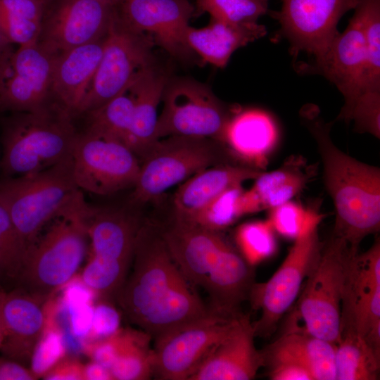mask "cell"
<instances>
[{"label":"cell","instance_id":"6da1fadb","mask_svg":"<svg viewBox=\"0 0 380 380\" xmlns=\"http://www.w3.org/2000/svg\"><path fill=\"white\" fill-rule=\"evenodd\" d=\"M132 265L117 298L129 321L151 338L156 339L211 311L179 270L158 227L141 225Z\"/></svg>","mask_w":380,"mask_h":380},{"label":"cell","instance_id":"7a4b0ae2","mask_svg":"<svg viewBox=\"0 0 380 380\" xmlns=\"http://www.w3.org/2000/svg\"><path fill=\"white\" fill-rule=\"evenodd\" d=\"M159 230L188 282L208 293L209 307L222 313L239 312L253 285L252 267L221 232L176 218Z\"/></svg>","mask_w":380,"mask_h":380},{"label":"cell","instance_id":"3957f363","mask_svg":"<svg viewBox=\"0 0 380 380\" xmlns=\"http://www.w3.org/2000/svg\"><path fill=\"white\" fill-rule=\"evenodd\" d=\"M321 156L323 177L336 211L333 235L358 249L380 228V170L347 155L333 142L331 122L305 114Z\"/></svg>","mask_w":380,"mask_h":380},{"label":"cell","instance_id":"277c9868","mask_svg":"<svg viewBox=\"0 0 380 380\" xmlns=\"http://www.w3.org/2000/svg\"><path fill=\"white\" fill-rule=\"evenodd\" d=\"M90 207L79 190L51 219L26 251L16 280L20 288L46 300L75 277L87 252Z\"/></svg>","mask_w":380,"mask_h":380},{"label":"cell","instance_id":"5b68a950","mask_svg":"<svg viewBox=\"0 0 380 380\" xmlns=\"http://www.w3.org/2000/svg\"><path fill=\"white\" fill-rule=\"evenodd\" d=\"M71 117L56 102L34 112L21 113L9 124L5 134L4 172L23 175L70 158L78 135Z\"/></svg>","mask_w":380,"mask_h":380},{"label":"cell","instance_id":"8992f818","mask_svg":"<svg viewBox=\"0 0 380 380\" xmlns=\"http://www.w3.org/2000/svg\"><path fill=\"white\" fill-rule=\"evenodd\" d=\"M80 189L72 156L46 169L0 182V203L26 247Z\"/></svg>","mask_w":380,"mask_h":380},{"label":"cell","instance_id":"52a82bcc","mask_svg":"<svg viewBox=\"0 0 380 380\" xmlns=\"http://www.w3.org/2000/svg\"><path fill=\"white\" fill-rule=\"evenodd\" d=\"M141 225L127 212L90 207L87 234L91 256L80 279L96 296L118 295L130 270Z\"/></svg>","mask_w":380,"mask_h":380},{"label":"cell","instance_id":"ba28073f","mask_svg":"<svg viewBox=\"0 0 380 380\" xmlns=\"http://www.w3.org/2000/svg\"><path fill=\"white\" fill-rule=\"evenodd\" d=\"M355 249L332 235L306 278L293 315L309 334L336 344L341 336V303L348 258Z\"/></svg>","mask_w":380,"mask_h":380},{"label":"cell","instance_id":"9c48e42d","mask_svg":"<svg viewBox=\"0 0 380 380\" xmlns=\"http://www.w3.org/2000/svg\"><path fill=\"white\" fill-rule=\"evenodd\" d=\"M222 156L212 139L170 136L158 139L140 160L131 203L156 200L198 172L224 164Z\"/></svg>","mask_w":380,"mask_h":380},{"label":"cell","instance_id":"30bf717a","mask_svg":"<svg viewBox=\"0 0 380 380\" xmlns=\"http://www.w3.org/2000/svg\"><path fill=\"white\" fill-rule=\"evenodd\" d=\"M154 45L151 35L127 26L117 10L104 39L99 64L77 113L87 114L126 91L137 74L153 65Z\"/></svg>","mask_w":380,"mask_h":380},{"label":"cell","instance_id":"8fae6325","mask_svg":"<svg viewBox=\"0 0 380 380\" xmlns=\"http://www.w3.org/2000/svg\"><path fill=\"white\" fill-rule=\"evenodd\" d=\"M319 224L310 225L293 241L285 259L267 281L253 284L249 293L251 304L260 311V318L252 323L255 336L270 335L298 296L320 253Z\"/></svg>","mask_w":380,"mask_h":380},{"label":"cell","instance_id":"7c38bea8","mask_svg":"<svg viewBox=\"0 0 380 380\" xmlns=\"http://www.w3.org/2000/svg\"><path fill=\"white\" fill-rule=\"evenodd\" d=\"M156 137H202L219 141L236 106L227 107L206 85L189 79L167 83Z\"/></svg>","mask_w":380,"mask_h":380},{"label":"cell","instance_id":"4fadbf2b","mask_svg":"<svg viewBox=\"0 0 380 380\" xmlns=\"http://www.w3.org/2000/svg\"><path fill=\"white\" fill-rule=\"evenodd\" d=\"M241 315L211 309L207 315L155 339L153 376L189 380Z\"/></svg>","mask_w":380,"mask_h":380},{"label":"cell","instance_id":"5bb4252c","mask_svg":"<svg viewBox=\"0 0 380 380\" xmlns=\"http://www.w3.org/2000/svg\"><path fill=\"white\" fill-rule=\"evenodd\" d=\"M353 332L380 352V241L348 258L341 303V334Z\"/></svg>","mask_w":380,"mask_h":380},{"label":"cell","instance_id":"9a60e30c","mask_svg":"<svg viewBox=\"0 0 380 380\" xmlns=\"http://www.w3.org/2000/svg\"><path fill=\"white\" fill-rule=\"evenodd\" d=\"M74 179L79 189L106 196L133 188L140 161L124 144L78 134L72 153Z\"/></svg>","mask_w":380,"mask_h":380},{"label":"cell","instance_id":"2e32d148","mask_svg":"<svg viewBox=\"0 0 380 380\" xmlns=\"http://www.w3.org/2000/svg\"><path fill=\"white\" fill-rule=\"evenodd\" d=\"M117 6L96 0H53L44 9L38 42L58 54L103 38Z\"/></svg>","mask_w":380,"mask_h":380},{"label":"cell","instance_id":"e0dca14e","mask_svg":"<svg viewBox=\"0 0 380 380\" xmlns=\"http://www.w3.org/2000/svg\"><path fill=\"white\" fill-rule=\"evenodd\" d=\"M281 9L272 12L289 41L292 52L305 51L321 58L338 33L337 25L360 0H281Z\"/></svg>","mask_w":380,"mask_h":380},{"label":"cell","instance_id":"ac0fdd59","mask_svg":"<svg viewBox=\"0 0 380 380\" xmlns=\"http://www.w3.org/2000/svg\"><path fill=\"white\" fill-rule=\"evenodd\" d=\"M57 54L38 41L14 51L0 87V108L19 113L34 112L50 103Z\"/></svg>","mask_w":380,"mask_h":380},{"label":"cell","instance_id":"d6986e66","mask_svg":"<svg viewBox=\"0 0 380 380\" xmlns=\"http://www.w3.org/2000/svg\"><path fill=\"white\" fill-rule=\"evenodd\" d=\"M117 10L127 26L151 35L171 55L184 57L192 52L186 40L195 10L189 0H124Z\"/></svg>","mask_w":380,"mask_h":380},{"label":"cell","instance_id":"ffe728a7","mask_svg":"<svg viewBox=\"0 0 380 380\" xmlns=\"http://www.w3.org/2000/svg\"><path fill=\"white\" fill-rule=\"evenodd\" d=\"M314 65L312 70L324 76L343 95L344 105L338 118L350 122L353 106L365 91L367 69L364 37L355 15Z\"/></svg>","mask_w":380,"mask_h":380},{"label":"cell","instance_id":"44dd1931","mask_svg":"<svg viewBox=\"0 0 380 380\" xmlns=\"http://www.w3.org/2000/svg\"><path fill=\"white\" fill-rule=\"evenodd\" d=\"M249 317L241 314L189 380H249L264 366Z\"/></svg>","mask_w":380,"mask_h":380},{"label":"cell","instance_id":"7402d4cb","mask_svg":"<svg viewBox=\"0 0 380 380\" xmlns=\"http://www.w3.org/2000/svg\"><path fill=\"white\" fill-rule=\"evenodd\" d=\"M279 139L278 126L268 112L236 106L219 141L242 165L262 170L274 151Z\"/></svg>","mask_w":380,"mask_h":380},{"label":"cell","instance_id":"603a6c76","mask_svg":"<svg viewBox=\"0 0 380 380\" xmlns=\"http://www.w3.org/2000/svg\"><path fill=\"white\" fill-rule=\"evenodd\" d=\"M46 300L21 288L11 292L0 289V317L5 334L0 350L10 359L30 361L44 329Z\"/></svg>","mask_w":380,"mask_h":380},{"label":"cell","instance_id":"cb8c5ba5","mask_svg":"<svg viewBox=\"0 0 380 380\" xmlns=\"http://www.w3.org/2000/svg\"><path fill=\"white\" fill-rule=\"evenodd\" d=\"M105 37L56 55L51 96L72 115L78 113L90 87L101 58Z\"/></svg>","mask_w":380,"mask_h":380},{"label":"cell","instance_id":"d4e9b609","mask_svg":"<svg viewBox=\"0 0 380 380\" xmlns=\"http://www.w3.org/2000/svg\"><path fill=\"white\" fill-rule=\"evenodd\" d=\"M335 349L336 344L309 334L291 321L262 353L264 365L292 363L306 369L314 380H336Z\"/></svg>","mask_w":380,"mask_h":380},{"label":"cell","instance_id":"484cf974","mask_svg":"<svg viewBox=\"0 0 380 380\" xmlns=\"http://www.w3.org/2000/svg\"><path fill=\"white\" fill-rule=\"evenodd\" d=\"M262 170L243 165L224 163L194 174L174 194L175 218L191 221L204 207L226 189L255 179Z\"/></svg>","mask_w":380,"mask_h":380},{"label":"cell","instance_id":"4316f807","mask_svg":"<svg viewBox=\"0 0 380 380\" xmlns=\"http://www.w3.org/2000/svg\"><path fill=\"white\" fill-rule=\"evenodd\" d=\"M167 83L165 75L151 65L137 74L127 89L133 101V116L126 146L139 161L158 140L157 109Z\"/></svg>","mask_w":380,"mask_h":380},{"label":"cell","instance_id":"83f0119b","mask_svg":"<svg viewBox=\"0 0 380 380\" xmlns=\"http://www.w3.org/2000/svg\"><path fill=\"white\" fill-rule=\"evenodd\" d=\"M266 33L265 27L258 23L234 25L210 18L205 27L189 26L186 40L189 48L203 63L223 68L234 51Z\"/></svg>","mask_w":380,"mask_h":380},{"label":"cell","instance_id":"f1b7e54d","mask_svg":"<svg viewBox=\"0 0 380 380\" xmlns=\"http://www.w3.org/2000/svg\"><path fill=\"white\" fill-rule=\"evenodd\" d=\"M311 169L303 158L293 156L277 169L262 172L247 190L255 211L270 210L293 200L312 178Z\"/></svg>","mask_w":380,"mask_h":380},{"label":"cell","instance_id":"f546056e","mask_svg":"<svg viewBox=\"0 0 380 380\" xmlns=\"http://www.w3.org/2000/svg\"><path fill=\"white\" fill-rule=\"evenodd\" d=\"M380 352L353 332L341 334L335 349L336 380H376Z\"/></svg>","mask_w":380,"mask_h":380},{"label":"cell","instance_id":"4dcf8cb0","mask_svg":"<svg viewBox=\"0 0 380 380\" xmlns=\"http://www.w3.org/2000/svg\"><path fill=\"white\" fill-rule=\"evenodd\" d=\"M151 336L142 330L124 329L118 354L110 368L113 380H147L153 376Z\"/></svg>","mask_w":380,"mask_h":380},{"label":"cell","instance_id":"1f68e13d","mask_svg":"<svg viewBox=\"0 0 380 380\" xmlns=\"http://www.w3.org/2000/svg\"><path fill=\"white\" fill-rule=\"evenodd\" d=\"M44 12L39 0H0V30L12 44L36 42Z\"/></svg>","mask_w":380,"mask_h":380},{"label":"cell","instance_id":"d6a6232c","mask_svg":"<svg viewBox=\"0 0 380 380\" xmlns=\"http://www.w3.org/2000/svg\"><path fill=\"white\" fill-rule=\"evenodd\" d=\"M87 114V133L126 145L133 116V101L127 90Z\"/></svg>","mask_w":380,"mask_h":380},{"label":"cell","instance_id":"836d02e7","mask_svg":"<svg viewBox=\"0 0 380 380\" xmlns=\"http://www.w3.org/2000/svg\"><path fill=\"white\" fill-rule=\"evenodd\" d=\"M354 10L366 49L367 69L362 94L380 93V0H360Z\"/></svg>","mask_w":380,"mask_h":380},{"label":"cell","instance_id":"e575fe53","mask_svg":"<svg viewBox=\"0 0 380 380\" xmlns=\"http://www.w3.org/2000/svg\"><path fill=\"white\" fill-rule=\"evenodd\" d=\"M248 214L252 210L246 190L242 185H236L218 195L189 222L221 232Z\"/></svg>","mask_w":380,"mask_h":380},{"label":"cell","instance_id":"d590c367","mask_svg":"<svg viewBox=\"0 0 380 380\" xmlns=\"http://www.w3.org/2000/svg\"><path fill=\"white\" fill-rule=\"evenodd\" d=\"M275 234L267 220L243 223L234 233L237 251L248 265H258L275 254Z\"/></svg>","mask_w":380,"mask_h":380},{"label":"cell","instance_id":"8d00e7d4","mask_svg":"<svg viewBox=\"0 0 380 380\" xmlns=\"http://www.w3.org/2000/svg\"><path fill=\"white\" fill-rule=\"evenodd\" d=\"M269 0H196L194 17L203 13L224 23L242 25L258 23L268 11Z\"/></svg>","mask_w":380,"mask_h":380},{"label":"cell","instance_id":"74e56055","mask_svg":"<svg viewBox=\"0 0 380 380\" xmlns=\"http://www.w3.org/2000/svg\"><path fill=\"white\" fill-rule=\"evenodd\" d=\"M67 350L63 332L60 326L52 317L45 315L44 329L34 346L30 360V370L35 379L43 377L65 357Z\"/></svg>","mask_w":380,"mask_h":380},{"label":"cell","instance_id":"f35d334b","mask_svg":"<svg viewBox=\"0 0 380 380\" xmlns=\"http://www.w3.org/2000/svg\"><path fill=\"white\" fill-rule=\"evenodd\" d=\"M322 215L293 200L270 210L267 219L274 232L294 241L310 225L321 222Z\"/></svg>","mask_w":380,"mask_h":380},{"label":"cell","instance_id":"ab89813d","mask_svg":"<svg viewBox=\"0 0 380 380\" xmlns=\"http://www.w3.org/2000/svg\"><path fill=\"white\" fill-rule=\"evenodd\" d=\"M26 247L8 214L0 203V278L17 280Z\"/></svg>","mask_w":380,"mask_h":380},{"label":"cell","instance_id":"60d3db41","mask_svg":"<svg viewBox=\"0 0 380 380\" xmlns=\"http://www.w3.org/2000/svg\"><path fill=\"white\" fill-rule=\"evenodd\" d=\"M355 130L380 137V94H365L355 102L350 117Z\"/></svg>","mask_w":380,"mask_h":380},{"label":"cell","instance_id":"b9f144b4","mask_svg":"<svg viewBox=\"0 0 380 380\" xmlns=\"http://www.w3.org/2000/svg\"><path fill=\"white\" fill-rule=\"evenodd\" d=\"M120 315L110 305L99 303L94 305L91 331L84 341H94L106 338L120 329Z\"/></svg>","mask_w":380,"mask_h":380},{"label":"cell","instance_id":"7bdbcfd3","mask_svg":"<svg viewBox=\"0 0 380 380\" xmlns=\"http://www.w3.org/2000/svg\"><path fill=\"white\" fill-rule=\"evenodd\" d=\"M84 367L76 357H63L44 376L46 380H84Z\"/></svg>","mask_w":380,"mask_h":380},{"label":"cell","instance_id":"ee69618b","mask_svg":"<svg viewBox=\"0 0 380 380\" xmlns=\"http://www.w3.org/2000/svg\"><path fill=\"white\" fill-rule=\"evenodd\" d=\"M269 367V376L273 380H314L305 368L289 362H278Z\"/></svg>","mask_w":380,"mask_h":380},{"label":"cell","instance_id":"f6af8a7d","mask_svg":"<svg viewBox=\"0 0 380 380\" xmlns=\"http://www.w3.org/2000/svg\"><path fill=\"white\" fill-rule=\"evenodd\" d=\"M0 380H36L30 369L18 362L0 357Z\"/></svg>","mask_w":380,"mask_h":380},{"label":"cell","instance_id":"bcb514c9","mask_svg":"<svg viewBox=\"0 0 380 380\" xmlns=\"http://www.w3.org/2000/svg\"><path fill=\"white\" fill-rule=\"evenodd\" d=\"M12 43L0 30V87L10 66L12 55Z\"/></svg>","mask_w":380,"mask_h":380},{"label":"cell","instance_id":"7dc6e473","mask_svg":"<svg viewBox=\"0 0 380 380\" xmlns=\"http://www.w3.org/2000/svg\"><path fill=\"white\" fill-rule=\"evenodd\" d=\"M84 380H113L109 369L91 360L84 365Z\"/></svg>","mask_w":380,"mask_h":380},{"label":"cell","instance_id":"c3c4849f","mask_svg":"<svg viewBox=\"0 0 380 380\" xmlns=\"http://www.w3.org/2000/svg\"><path fill=\"white\" fill-rule=\"evenodd\" d=\"M96 1L104 3L106 4H109L113 6H117L124 0H96Z\"/></svg>","mask_w":380,"mask_h":380},{"label":"cell","instance_id":"681fc988","mask_svg":"<svg viewBox=\"0 0 380 380\" xmlns=\"http://www.w3.org/2000/svg\"><path fill=\"white\" fill-rule=\"evenodd\" d=\"M4 337H5L4 330V327H3L2 322L0 317V347L1 344L3 343Z\"/></svg>","mask_w":380,"mask_h":380},{"label":"cell","instance_id":"f907efd6","mask_svg":"<svg viewBox=\"0 0 380 380\" xmlns=\"http://www.w3.org/2000/svg\"><path fill=\"white\" fill-rule=\"evenodd\" d=\"M43 4L44 9L45 8L53 1V0H39Z\"/></svg>","mask_w":380,"mask_h":380}]
</instances>
